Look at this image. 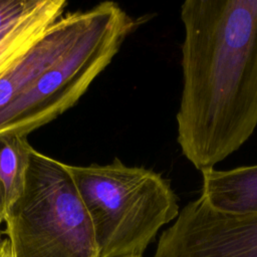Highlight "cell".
Segmentation results:
<instances>
[{
	"label": "cell",
	"instance_id": "6da1fadb",
	"mask_svg": "<svg viewBox=\"0 0 257 257\" xmlns=\"http://www.w3.org/2000/svg\"><path fill=\"white\" fill-rule=\"evenodd\" d=\"M181 20L177 142L204 172L236 152L257 126V0H186Z\"/></svg>",
	"mask_w": 257,
	"mask_h": 257
},
{
	"label": "cell",
	"instance_id": "7a4b0ae2",
	"mask_svg": "<svg viewBox=\"0 0 257 257\" xmlns=\"http://www.w3.org/2000/svg\"><path fill=\"white\" fill-rule=\"evenodd\" d=\"M67 169L90 217L98 257H143L159 230L180 213L170 181L151 169L118 158Z\"/></svg>",
	"mask_w": 257,
	"mask_h": 257
},
{
	"label": "cell",
	"instance_id": "3957f363",
	"mask_svg": "<svg viewBox=\"0 0 257 257\" xmlns=\"http://www.w3.org/2000/svg\"><path fill=\"white\" fill-rule=\"evenodd\" d=\"M141 24L115 2L93 6L68 51L0 110V135L27 136L73 106Z\"/></svg>",
	"mask_w": 257,
	"mask_h": 257
},
{
	"label": "cell",
	"instance_id": "277c9868",
	"mask_svg": "<svg viewBox=\"0 0 257 257\" xmlns=\"http://www.w3.org/2000/svg\"><path fill=\"white\" fill-rule=\"evenodd\" d=\"M4 223L15 257H98L90 217L67 165L35 149L22 194Z\"/></svg>",
	"mask_w": 257,
	"mask_h": 257
},
{
	"label": "cell",
	"instance_id": "5b68a950",
	"mask_svg": "<svg viewBox=\"0 0 257 257\" xmlns=\"http://www.w3.org/2000/svg\"><path fill=\"white\" fill-rule=\"evenodd\" d=\"M154 257H257V212L220 211L199 197L162 233Z\"/></svg>",
	"mask_w": 257,
	"mask_h": 257
},
{
	"label": "cell",
	"instance_id": "8992f818",
	"mask_svg": "<svg viewBox=\"0 0 257 257\" xmlns=\"http://www.w3.org/2000/svg\"><path fill=\"white\" fill-rule=\"evenodd\" d=\"M91 15L92 8L64 14L0 75V110L68 51L88 24Z\"/></svg>",
	"mask_w": 257,
	"mask_h": 257
},
{
	"label": "cell",
	"instance_id": "52a82bcc",
	"mask_svg": "<svg viewBox=\"0 0 257 257\" xmlns=\"http://www.w3.org/2000/svg\"><path fill=\"white\" fill-rule=\"evenodd\" d=\"M201 173L200 198L211 207L231 213L257 212V165Z\"/></svg>",
	"mask_w": 257,
	"mask_h": 257
},
{
	"label": "cell",
	"instance_id": "ba28073f",
	"mask_svg": "<svg viewBox=\"0 0 257 257\" xmlns=\"http://www.w3.org/2000/svg\"><path fill=\"white\" fill-rule=\"evenodd\" d=\"M65 0H36L24 14L0 31V75L65 14Z\"/></svg>",
	"mask_w": 257,
	"mask_h": 257
},
{
	"label": "cell",
	"instance_id": "9c48e42d",
	"mask_svg": "<svg viewBox=\"0 0 257 257\" xmlns=\"http://www.w3.org/2000/svg\"><path fill=\"white\" fill-rule=\"evenodd\" d=\"M32 150L27 136L0 135V225L22 194Z\"/></svg>",
	"mask_w": 257,
	"mask_h": 257
},
{
	"label": "cell",
	"instance_id": "30bf717a",
	"mask_svg": "<svg viewBox=\"0 0 257 257\" xmlns=\"http://www.w3.org/2000/svg\"><path fill=\"white\" fill-rule=\"evenodd\" d=\"M36 0H0V31L24 14Z\"/></svg>",
	"mask_w": 257,
	"mask_h": 257
},
{
	"label": "cell",
	"instance_id": "8fae6325",
	"mask_svg": "<svg viewBox=\"0 0 257 257\" xmlns=\"http://www.w3.org/2000/svg\"><path fill=\"white\" fill-rule=\"evenodd\" d=\"M1 236H2V231H1V225H0V242H1V241H2V240H3V239H2V237H1Z\"/></svg>",
	"mask_w": 257,
	"mask_h": 257
}]
</instances>
